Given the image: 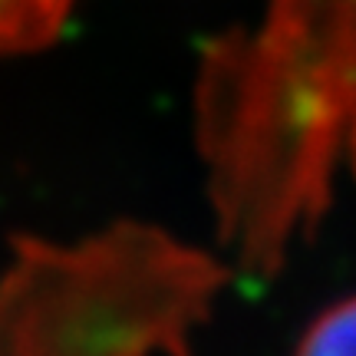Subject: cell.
Masks as SVG:
<instances>
[{
	"instance_id": "1",
	"label": "cell",
	"mask_w": 356,
	"mask_h": 356,
	"mask_svg": "<svg viewBox=\"0 0 356 356\" xmlns=\"http://www.w3.org/2000/svg\"><path fill=\"white\" fill-rule=\"evenodd\" d=\"M155 248L126 234L86 248L20 244L0 280V356H139V274Z\"/></svg>"
},
{
	"instance_id": "3",
	"label": "cell",
	"mask_w": 356,
	"mask_h": 356,
	"mask_svg": "<svg viewBox=\"0 0 356 356\" xmlns=\"http://www.w3.org/2000/svg\"><path fill=\"white\" fill-rule=\"evenodd\" d=\"M297 356H356V297L327 307L307 327Z\"/></svg>"
},
{
	"instance_id": "2",
	"label": "cell",
	"mask_w": 356,
	"mask_h": 356,
	"mask_svg": "<svg viewBox=\"0 0 356 356\" xmlns=\"http://www.w3.org/2000/svg\"><path fill=\"white\" fill-rule=\"evenodd\" d=\"M73 0H0V56L33 50L56 37Z\"/></svg>"
}]
</instances>
